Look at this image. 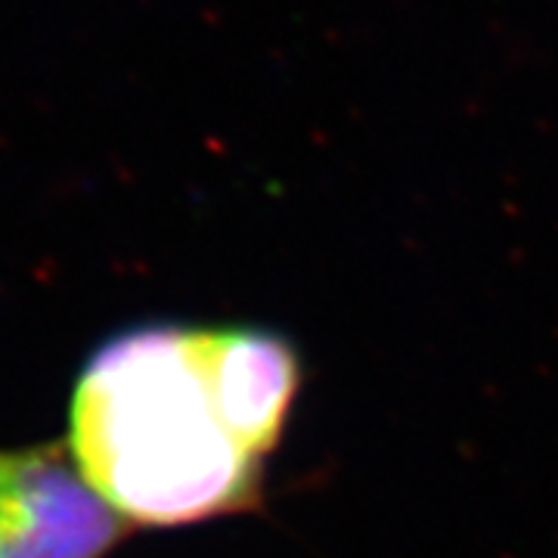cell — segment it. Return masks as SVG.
I'll return each mask as SVG.
<instances>
[{"label":"cell","instance_id":"1","mask_svg":"<svg viewBox=\"0 0 558 558\" xmlns=\"http://www.w3.org/2000/svg\"><path fill=\"white\" fill-rule=\"evenodd\" d=\"M72 457L124 521L190 524L258 497L255 459L220 416L199 329L124 332L87 363Z\"/></svg>","mask_w":558,"mask_h":558},{"label":"cell","instance_id":"2","mask_svg":"<svg viewBox=\"0 0 558 558\" xmlns=\"http://www.w3.org/2000/svg\"><path fill=\"white\" fill-rule=\"evenodd\" d=\"M124 524L65 447L0 450V558H102Z\"/></svg>","mask_w":558,"mask_h":558},{"label":"cell","instance_id":"3","mask_svg":"<svg viewBox=\"0 0 558 558\" xmlns=\"http://www.w3.org/2000/svg\"><path fill=\"white\" fill-rule=\"evenodd\" d=\"M202 360L220 416L255 459L277 447L301 366L289 341L267 329H199Z\"/></svg>","mask_w":558,"mask_h":558}]
</instances>
